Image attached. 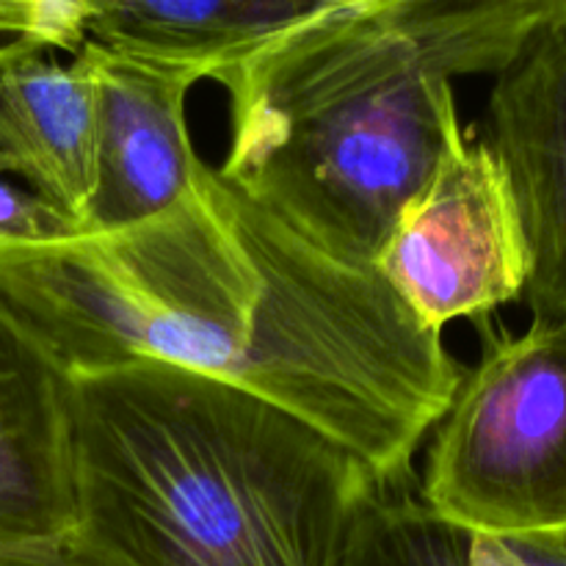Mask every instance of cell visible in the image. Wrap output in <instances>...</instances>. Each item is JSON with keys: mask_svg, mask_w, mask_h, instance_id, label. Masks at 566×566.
Masks as SVG:
<instances>
[{"mask_svg": "<svg viewBox=\"0 0 566 566\" xmlns=\"http://www.w3.org/2000/svg\"><path fill=\"white\" fill-rule=\"evenodd\" d=\"M564 0H324L221 86L219 175L343 260L374 265L462 127L453 81L495 77Z\"/></svg>", "mask_w": 566, "mask_h": 566, "instance_id": "cell-2", "label": "cell"}, {"mask_svg": "<svg viewBox=\"0 0 566 566\" xmlns=\"http://www.w3.org/2000/svg\"><path fill=\"white\" fill-rule=\"evenodd\" d=\"M0 566H72L61 556H0Z\"/></svg>", "mask_w": 566, "mask_h": 566, "instance_id": "cell-14", "label": "cell"}, {"mask_svg": "<svg viewBox=\"0 0 566 566\" xmlns=\"http://www.w3.org/2000/svg\"><path fill=\"white\" fill-rule=\"evenodd\" d=\"M0 296L64 376L158 359L287 409L412 484L464 368L370 263L326 252L199 160L171 208L105 235L0 243Z\"/></svg>", "mask_w": 566, "mask_h": 566, "instance_id": "cell-1", "label": "cell"}, {"mask_svg": "<svg viewBox=\"0 0 566 566\" xmlns=\"http://www.w3.org/2000/svg\"><path fill=\"white\" fill-rule=\"evenodd\" d=\"M3 175H11V164L3 158V155H0V177Z\"/></svg>", "mask_w": 566, "mask_h": 566, "instance_id": "cell-15", "label": "cell"}, {"mask_svg": "<svg viewBox=\"0 0 566 566\" xmlns=\"http://www.w3.org/2000/svg\"><path fill=\"white\" fill-rule=\"evenodd\" d=\"M509 545L525 566H566L564 539H525L509 542Z\"/></svg>", "mask_w": 566, "mask_h": 566, "instance_id": "cell-12", "label": "cell"}, {"mask_svg": "<svg viewBox=\"0 0 566 566\" xmlns=\"http://www.w3.org/2000/svg\"><path fill=\"white\" fill-rule=\"evenodd\" d=\"M20 28V0H0V39H17Z\"/></svg>", "mask_w": 566, "mask_h": 566, "instance_id": "cell-13", "label": "cell"}, {"mask_svg": "<svg viewBox=\"0 0 566 566\" xmlns=\"http://www.w3.org/2000/svg\"><path fill=\"white\" fill-rule=\"evenodd\" d=\"M72 566H340L376 484L287 409L180 365L66 376Z\"/></svg>", "mask_w": 566, "mask_h": 566, "instance_id": "cell-3", "label": "cell"}, {"mask_svg": "<svg viewBox=\"0 0 566 566\" xmlns=\"http://www.w3.org/2000/svg\"><path fill=\"white\" fill-rule=\"evenodd\" d=\"M83 235L72 216L44 202L31 188L0 177V243H53Z\"/></svg>", "mask_w": 566, "mask_h": 566, "instance_id": "cell-11", "label": "cell"}, {"mask_svg": "<svg viewBox=\"0 0 566 566\" xmlns=\"http://www.w3.org/2000/svg\"><path fill=\"white\" fill-rule=\"evenodd\" d=\"M423 329L484 318L525 296L528 243L514 191L484 138H448L429 180L403 202L374 260Z\"/></svg>", "mask_w": 566, "mask_h": 566, "instance_id": "cell-5", "label": "cell"}, {"mask_svg": "<svg viewBox=\"0 0 566 566\" xmlns=\"http://www.w3.org/2000/svg\"><path fill=\"white\" fill-rule=\"evenodd\" d=\"M324 0H119L94 3L88 39L127 59L224 83Z\"/></svg>", "mask_w": 566, "mask_h": 566, "instance_id": "cell-10", "label": "cell"}, {"mask_svg": "<svg viewBox=\"0 0 566 566\" xmlns=\"http://www.w3.org/2000/svg\"><path fill=\"white\" fill-rule=\"evenodd\" d=\"M0 155L83 230L97 182V94L75 59L61 64L53 50L0 42Z\"/></svg>", "mask_w": 566, "mask_h": 566, "instance_id": "cell-9", "label": "cell"}, {"mask_svg": "<svg viewBox=\"0 0 566 566\" xmlns=\"http://www.w3.org/2000/svg\"><path fill=\"white\" fill-rule=\"evenodd\" d=\"M72 59L97 94V182L83 235L142 224L180 199L202 158L186 125L191 75L144 64L88 39Z\"/></svg>", "mask_w": 566, "mask_h": 566, "instance_id": "cell-7", "label": "cell"}, {"mask_svg": "<svg viewBox=\"0 0 566 566\" xmlns=\"http://www.w3.org/2000/svg\"><path fill=\"white\" fill-rule=\"evenodd\" d=\"M72 520L66 376L0 296V556H59Z\"/></svg>", "mask_w": 566, "mask_h": 566, "instance_id": "cell-8", "label": "cell"}, {"mask_svg": "<svg viewBox=\"0 0 566 566\" xmlns=\"http://www.w3.org/2000/svg\"><path fill=\"white\" fill-rule=\"evenodd\" d=\"M484 130L523 221L534 321L566 318V0L495 75Z\"/></svg>", "mask_w": 566, "mask_h": 566, "instance_id": "cell-6", "label": "cell"}, {"mask_svg": "<svg viewBox=\"0 0 566 566\" xmlns=\"http://www.w3.org/2000/svg\"><path fill=\"white\" fill-rule=\"evenodd\" d=\"M434 429L418 492L437 517L503 542H566V318L492 343Z\"/></svg>", "mask_w": 566, "mask_h": 566, "instance_id": "cell-4", "label": "cell"}]
</instances>
